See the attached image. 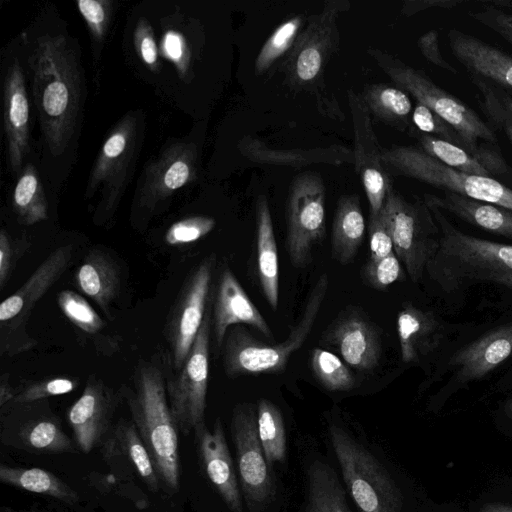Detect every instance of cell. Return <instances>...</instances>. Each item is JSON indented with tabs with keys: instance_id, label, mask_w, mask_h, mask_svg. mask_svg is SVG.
<instances>
[{
	"instance_id": "cell-1",
	"label": "cell",
	"mask_w": 512,
	"mask_h": 512,
	"mask_svg": "<svg viewBox=\"0 0 512 512\" xmlns=\"http://www.w3.org/2000/svg\"><path fill=\"white\" fill-rule=\"evenodd\" d=\"M28 63L45 143L53 155H60L70 144L81 112L78 58L66 37L45 34L37 38Z\"/></svg>"
},
{
	"instance_id": "cell-2",
	"label": "cell",
	"mask_w": 512,
	"mask_h": 512,
	"mask_svg": "<svg viewBox=\"0 0 512 512\" xmlns=\"http://www.w3.org/2000/svg\"><path fill=\"white\" fill-rule=\"evenodd\" d=\"M428 207L439 227L440 238L426 272L443 292L454 293L476 283L512 289V245L466 234L443 211Z\"/></svg>"
},
{
	"instance_id": "cell-3",
	"label": "cell",
	"mask_w": 512,
	"mask_h": 512,
	"mask_svg": "<svg viewBox=\"0 0 512 512\" xmlns=\"http://www.w3.org/2000/svg\"><path fill=\"white\" fill-rule=\"evenodd\" d=\"M123 395L161 485L170 494L176 493L180 482L178 428L160 367L140 362L135 369L133 386L126 387Z\"/></svg>"
},
{
	"instance_id": "cell-4",
	"label": "cell",
	"mask_w": 512,
	"mask_h": 512,
	"mask_svg": "<svg viewBox=\"0 0 512 512\" xmlns=\"http://www.w3.org/2000/svg\"><path fill=\"white\" fill-rule=\"evenodd\" d=\"M328 284L327 273L321 274L309 293L301 318L288 337L277 345L258 341L242 327L228 331L223 347L225 373L235 377L284 371L292 354L301 348L310 335L325 301Z\"/></svg>"
},
{
	"instance_id": "cell-5",
	"label": "cell",
	"mask_w": 512,
	"mask_h": 512,
	"mask_svg": "<svg viewBox=\"0 0 512 512\" xmlns=\"http://www.w3.org/2000/svg\"><path fill=\"white\" fill-rule=\"evenodd\" d=\"M367 52L397 87L448 122L460 134L471 155L480 141L498 143L491 124L457 96L435 84L424 71L377 48H369Z\"/></svg>"
},
{
	"instance_id": "cell-6",
	"label": "cell",
	"mask_w": 512,
	"mask_h": 512,
	"mask_svg": "<svg viewBox=\"0 0 512 512\" xmlns=\"http://www.w3.org/2000/svg\"><path fill=\"white\" fill-rule=\"evenodd\" d=\"M329 437L359 512H402V493L375 455L339 425L330 424Z\"/></svg>"
},
{
	"instance_id": "cell-7",
	"label": "cell",
	"mask_w": 512,
	"mask_h": 512,
	"mask_svg": "<svg viewBox=\"0 0 512 512\" xmlns=\"http://www.w3.org/2000/svg\"><path fill=\"white\" fill-rule=\"evenodd\" d=\"M382 162L389 173L405 176L474 200L512 210V189L502 182L452 169L426 154L417 145L382 148Z\"/></svg>"
},
{
	"instance_id": "cell-8",
	"label": "cell",
	"mask_w": 512,
	"mask_h": 512,
	"mask_svg": "<svg viewBox=\"0 0 512 512\" xmlns=\"http://www.w3.org/2000/svg\"><path fill=\"white\" fill-rule=\"evenodd\" d=\"M380 214L391 235L395 255L409 278L418 283L439 245L440 231L430 208L424 200L408 201L392 187Z\"/></svg>"
},
{
	"instance_id": "cell-9",
	"label": "cell",
	"mask_w": 512,
	"mask_h": 512,
	"mask_svg": "<svg viewBox=\"0 0 512 512\" xmlns=\"http://www.w3.org/2000/svg\"><path fill=\"white\" fill-rule=\"evenodd\" d=\"M138 120L133 113L124 115L110 131L95 160L86 187V197L101 189L94 215L96 223L111 219L134 167Z\"/></svg>"
},
{
	"instance_id": "cell-10",
	"label": "cell",
	"mask_w": 512,
	"mask_h": 512,
	"mask_svg": "<svg viewBox=\"0 0 512 512\" xmlns=\"http://www.w3.org/2000/svg\"><path fill=\"white\" fill-rule=\"evenodd\" d=\"M343 2L328 1L311 15L282 62L286 84L293 90H309L322 79L327 62L339 48L338 14Z\"/></svg>"
},
{
	"instance_id": "cell-11",
	"label": "cell",
	"mask_w": 512,
	"mask_h": 512,
	"mask_svg": "<svg viewBox=\"0 0 512 512\" xmlns=\"http://www.w3.org/2000/svg\"><path fill=\"white\" fill-rule=\"evenodd\" d=\"M211 305L183 366L166 381L170 410L178 431L195 434L205 426L209 379V340L212 325Z\"/></svg>"
},
{
	"instance_id": "cell-12",
	"label": "cell",
	"mask_w": 512,
	"mask_h": 512,
	"mask_svg": "<svg viewBox=\"0 0 512 512\" xmlns=\"http://www.w3.org/2000/svg\"><path fill=\"white\" fill-rule=\"evenodd\" d=\"M326 189L320 174L304 172L291 182L286 205V247L291 264L304 268L325 237Z\"/></svg>"
},
{
	"instance_id": "cell-13",
	"label": "cell",
	"mask_w": 512,
	"mask_h": 512,
	"mask_svg": "<svg viewBox=\"0 0 512 512\" xmlns=\"http://www.w3.org/2000/svg\"><path fill=\"white\" fill-rule=\"evenodd\" d=\"M231 435L245 502L250 512H261L273 501L276 489L259 439L253 406L240 404L234 408Z\"/></svg>"
},
{
	"instance_id": "cell-14",
	"label": "cell",
	"mask_w": 512,
	"mask_h": 512,
	"mask_svg": "<svg viewBox=\"0 0 512 512\" xmlns=\"http://www.w3.org/2000/svg\"><path fill=\"white\" fill-rule=\"evenodd\" d=\"M215 259L205 258L187 277L166 324V336L176 371L183 366L203 323Z\"/></svg>"
},
{
	"instance_id": "cell-15",
	"label": "cell",
	"mask_w": 512,
	"mask_h": 512,
	"mask_svg": "<svg viewBox=\"0 0 512 512\" xmlns=\"http://www.w3.org/2000/svg\"><path fill=\"white\" fill-rule=\"evenodd\" d=\"M348 103L354 131V163L366 193L370 216L380 213L390 188V173L382 162V147L373 129L370 113L359 94L348 90Z\"/></svg>"
},
{
	"instance_id": "cell-16",
	"label": "cell",
	"mask_w": 512,
	"mask_h": 512,
	"mask_svg": "<svg viewBox=\"0 0 512 512\" xmlns=\"http://www.w3.org/2000/svg\"><path fill=\"white\" fill-rule=\"evenodd\" d=\"M197 149L193 143L169 145L145 168L135 202L137 207L153 210L176 190L196 177Z\"/></svg>"
},
{
	"instance_id": "cell-17",
	"label": "cell",
	"mask_w": 512,
	"mask_h": 512,
	"mask_svg": "<svg viewBox=\"0 0 512 512\" xmlns=\"http://www.w3.org/2000/svg\"><path fill=\"white\" fill-rule=\"evenodd\" d=\"M118 404L113 390L100 379L89 378L82 395L73 403L67 419L80 451L89 453L100 447L113 428L112 419Z\"/></svg>"
},
{
	"instance_id": "cell-18",
	"label": "cell",
	"mask_w": 512,
	"mask_h": 512,
	"mask_svg": "<svg viewBox=\"0 0 512 512\" xmlns=\"http://www.w3.org/2000/svg\"><path fill=\"white\" fill-rule=\"evenodd\" d=\"M321 342L332 346L350 366L368 371L381 359L382 343L376 326L361 312L350 309L337 317Z\"/></svg>"
},
{
	"instance_id": "cell-19",
	"label": "cell",
	"mask_w": 512,
	"mask_h": 512,
	"mask_svg": "<svg viewBox=\"0 0 512 512\" xmlns=\"http://www.w3.org/2000/svg\"><path fill=\"white\" fill-rule=\"evenodd\" d=\"M512 355V321L500 325L457 350L447 366L450 384L466 385L483 378Z\"/></svg>"
},
{
	"instance_id": "cell-20",
	"label": "cell",
	"mask_w": 512,
	"mask_h": 512,
	"mask_svg": "<svg viewBox=\"0 0 512 512\" xmlns=\"http://www.w3.org/2000/svg\"><path fill=\"white\" fill-rule=\"evenodd\" d=\"M201 468L232 512H242L238 480L220 419L209 430L206 425L194 434Z\"/></svg>"
},
{
	"instance_id": "cell-21",
	"label": "cell",
	"mask_w": 512,
	"mask_h": 512,
	"mask_svg": "<svg viewBox=\"0 0 512 512\" xmlns=\"http://www.w3.org/2000/svg\"><path fill=\"white\" fill-rule=\"evenodd\" d=\"M447 40L452 54L470 76L512 90V55L458 28L447 31Z\"/></svg>"
},
{
	"instance_id": "cell-22",
	"label": "cell",
	"mask_w": 512,
	"mask_h": 512,
	"mask_svg": "<svg viewBox=\"0 0 512 512\" xmlns=\"http://www.w3.org/2000/svg\"><path fill=\"white\" fill-rule=\"evenodd\" d=\"M3 104L7 160L10 170L17 173L29 151V101L18 59H14L6 70Z\"/></svg>"
},
{
	"instance_id": "cell-23",
	"label": "cell",
	"mask_w": 512,
	"mask_h": 512,
	"mask_svg": "<svg viewBox=\"0 0 512 512\" xmlns=\"http://www.w3.org/2000/svg\"><path fill=\"white\" fill-rule=\"evenodd\" d=\"M212 324L218 349L233 325L247 324L266 337H272L268 323L228 267L222 271L218 282Z\"/></svg>"
},
{
	"instance_id": "cell-24",
	"label": "cell",
	"mask_w": 512,
	"mask_h": 512,
	"mask_svg": "<svg viewBox=\"0 0 512 512\" xmlns=\"http://www.w3.org/2000/svg\"><path fill=\"white\" fill-rule=\"evenodd\" d=\"M1 442L35 455H57L76 451L72 439L52 415L21 417L2 425Z\"/></svg>"
},
{
	"instance_id": "cell-25",
	"label": "cell",
	"mask_w": 512,
	"mask_h": 512,
	"mask_svg": "<svg viewBox=\"0 0 512 512\" xmlns=\"http://www.w3.org/2000/svg\"><path fill=\"white\" fill-rule=\"evenodd\" d=\"M73 256L71 245L55 249L31 274L27 281L0 305V321L24 323L35 303L67 270Z\"/></svg>"
},
{
	"instance_id": "cell-26",
	"label": "cell",
	"mask_w": 512,
	"mask_h": 512,
	"mask_svg": "<svg viewBox=\"0 0 512 512\" xmlns=\"http://www.w3.org/2000/svg\"><path fill=\"white\" fill-rule=\"evenodd\" d=\"M397 334L402 361L416 364L438 349L444 327L433 311L407 303L398 313Z\"/></svg>"
},
{
	"instance_id": "cell-27",
	"label": "cell",
	"mask_w": 512,
	"mask_h": 512,
	"mask_svg": "<svg viewBox=\"0 0 512 512\" xmlns=\"http://www.w3.org/2000/svg\"><path fill=\"white\" fill-rule=\"evenodd\" d=\"M424 202L472 226L512 240V210L510 209L452 192H443L442 196L425 194Z\"/></svg>"
},
{
	"instance_id": "cell-28",
	"label": "cell",
	"mask_w": 512,
	"mask_h": 512,
	"mask_svg": "<svg viewBox=\"0 0 512 512\" xmlns=\"http://www.w3.org/2000/svg\"><path fill=\"white\" fill-rule=\"evenodd\" d=\"M99 448L107 463L120 459L140 476L149 490L157 492L161 487L152 459L132 421L121 420L114 425Z\"/></svg>"
},
{
	"instance_id": "cell-29",
	"label": "cell",
	"mask_w": 512,
	"mask_h": 512,
	"mask_svg": "<svg viewBox=\"0 0 512 512\" xmlns=\"http://www.w3.org/2000/svg\"><path fill=\"white\" fill-rule=\"evenodd\" d=\"M78 288L110 316V308L117 298L121 274L112 256L100 249L91 250L77 268L75 274Z\"/></svg>"
},
{
	"instance_id": "cell-30",
	"label": "cell",
	"mask_w": 512,
	"mask_h": 512,
	"mask_svg": "<svg viewBox=\"0 0 512 512\" xmlns=\"http://www.w3.org/2000/svg\"><path fill=\"white\" fill-rule=\"evenodd\" d=\"M256 248L258 277L263 295L273 310L279 302V261L269 203L264 195L256 202Z\"/></svg>"
},
{
	"instance_id": "cell-31",
	"label": "cell",
	"mask_w": 512,
	"mask_h": 512,
	"mask_svg": "<svg viewBox=\"0 0 512 512\" xmlns=\"http://www.w3.org/2000/svg\"><path fill=\"white\" fill-rule=\"evenodd\" d=\"M239 149L248 159L258 163L299 167L313 163L340 165L354 162L353 151L340 145L304 150H280L269 148L257 139L245 138L240 143Z\"/></svg>"
},
{
	"instance_id": "cell-32",
	"label": "cell",
	"mask_w": 512,
	"mask_h": 512,
	"mask_svg": "<svg viewBox=\"0 0 512 512\" xmlns=\"http://www.w3.org/2000/svg\"><path fill=\"white\" fill-rule=\"evenodd\" d=\"M365 234V219L356 194L339 198L331 233L333 257L341 264L356 256Z\"/></svg>"
},
{
	"instance_id": "cell-33",
	"label": "cell",
	"mask_w": 512,
	"mask_h": 512,
	"mask_svg": "<svg viewBox=\"0 0 512 512\" xmlns=\"http://www.w3.org/2000/svg\"><path fill=\"white\" fill-rule=\"evenodd\" d=\"M304 512H352L333 468L315 459L307 467Z\"/></svg>"
},
{
	"instance_id": "cell-34",
	"label": "cell",
	"mask_w": 512,
	"mask_h": 512,
	"mask_svg": "<svg viewBox=\"0 0 512 512\" xmlns=\"http://www.w3.org/2000/svg\"><path fill=\"white\" fill-rule=\"evenodd\" d=\"M359 96L370 114L385 124L408 133L412 127V102L407 92L387 84H369Z\"/></svg>"
},
{
	"instance_id": "cell-35",
	"label": "cell",
	"mask_w": 512,
	"mask_h": 512,
	"mask_svg": "<svg viewBox=\"0 0 512 512\" xmlns=\"http://www.w3.org/2000/svg\"><path fill=\"white\" fill-rule=\"evenodd\" d=\"M0 481L29 492L49 496L67 504L79 500L77 492L53 473L40 468L0 466Z\"/></svg>"
},
{
	"instance_id": "cell-36",
	"label": "cell",
	"mask_w": 512,
	"mask_h": 512,
	"mask_svg": "<svg viewBox=\"0 0 512 512\" xmlns=\"http://www.w3.org/2000/svg\"><path fill=\"white\" fill-rule=\"evenodd\" d=\"M13 208L19 221L25 225H33L48 217L42 183L31 164L25 167L14 188Z\"/></svg>"
},
{
	"instance_id": "cell-37",
	"label": "cell",
	"mask_w": 512,
	"mask_h": 512,
	"mask_svg": "<svg viewBox=\"0 0 512 512\" xmlns=\"http://www.w3.org/2000/svg\"><path fill=\"white\" fill-rule=\"evenodd\" d=\"M408 134L416 139L420 149L442 164L462 173L490 177L486 169L464 148L424 134L413 125Z\"/></svg>"
},
{
	"instance_id": "cell-38",
	"label": "cell",
	"mask_w": 512,
	"mask_h": 512,
	"mask_svg": "<svg viewBox=\"0 0 512 512\" xmlns=\"http://www.w3.org/2000/svg\"><path fill=\"white\" fill-rule=\"evenodd\" d=\"M257 428L268 466L282 463L286 457V432L278 407L267 399L257 405Z\"/></svg>"
},
{
	"instance_id": "cell-39",
	"label": "cell",
	"mask_w": 512,
	"mask_h": 512,
	"mask_svg": "<svg viewBox=\"0 0 512 512\" xmlns=\"http://www.w3.org/2000/svg\"><path fill=\"white\" fill-rule=\"evenodd\" d=\"M304 25L302 15H297L282 22L262 45L254 65L257 75L265 74L272 66L293 47Z\"/></svg>"
},
{
	"instance_id": "cell-40",
	"label": "cell",
	"mask_w": 512,
	"mask_h": 512,
	"mask_svg": "<svg viewBox=\"0 0 512 512\" xmlns=\"http://www.w3.org/2000/svg\"><path fill=\"white\" fill-rule=\"evenodd\" d=\"M310 365L317 381L328 391H349L355 386V378L348 367L327 350L313 349Z\"/></svg>"
},
{
	"instance_id": "cell-41",
	"label": "cell",
	"mask_w": 512,
	"mask_h": 512,
	"mask_svg": "<svg viewBox=\"0 0 512 512\" xmlns=\"http://www.w3.org/2000/svg\"><path fill=\"white\" fill-rule=\"evenodd\" d=\"M58 305L64 316L86 334H97L106 326L89 302L74 291H61L58 295Z\"/></svg>"
},
{
	"instance_id": "cell-42",
	"label": "cell",
	"mask_w": 512,
	"mask_h": 512,
	"mask_svg": "<svg viewBox=\"0 0 512 512\" xmlns=\"http://www.w3.org/2000/svg\"><path fill=\"white\" fill-rule=\"evenodd\" d=\"M361 276L366 285L376 290H384L395 282L406 279V271L395 255L379 260L369 259L362 267Z\"/></svg>"
},
{
	"instance_id": "cell-43",
	"label": "cell",
	"mask_w": 512,
	"mask_h": 512,
	"mask_svg": "<svg viewBox=\"0 0 512 512\" xmlns=\"http://www.w3.org/2000/svg\"><path fill=\"white\" fill-rule=\"evenodd\" d=\"M411 121L412 125L420 132L458 145L466 150L465 143L460 134L448 122L425 105L416 102L412 111Z\"/></svg>"
},
{
	"instance_id": "cell-44",
	"label": "cell",
	"mask_w": 512,
	"mask_h": 512,
	"mask_svg": "<svg viewBox=\"0 0 512 512\" xmlns=\"http://www.w3.org/2000/svg\"><path fill=\"white\" fill-rule=\"evenodd\" d=\"M215 220L207 216H193L173 223L165 234V241L172 246L196 242L209 234L215 227Z\"/></svg>"
},
{
	"instance_id": "cell-45",
	"label": "cell",
	"mask_w": 512,
	"mask_h": 512,
	"mask_svg": "<svg viewBox=\"0 0 512 512\" xmlns=\"http://www.w3.org/2000/svg\"><path fill=\"white\" fill-rule=\"evenodd\" d=\"M472 156L486 169L491 178L507 187L512 186V167L504 158L498 143L480 141Z\"/></svg>"
},
{
	"instance_id": "cell-46",
	"label": "cell",
	"mask_w": 512,
	"mask_h": 512,
	"mask_svg": "<svg viewBox=\"0 0 512 512\" xmlns=\"http://www.w3.org/2000/svg\"><path fill=\"white\" fill-rule=\"evenodd\" d=\"M77 382L66 377H54L45 381L33 383L18 393L13 402L15 404H29L53 396L72 392Z\"/></svg>"
},
{
	"instance_id": "cell-47",
	"label": "cell",
	"mask_w": 512,
	"mask_h": 512,
	"mask_svg": "<svg viewBox=\"0 0 512 512\" xmlns=\"http://www.w3.org/2000/svg\"><path fill=\"white\" fill-rule=\"evenodd\" d=\"M112 2L109 0H78V11L84 18L95 41H102L107 32L112 12Z\"/></svg>"
},
{
	"instance_id": "cell-48",
	"label": "cell",
	"mask_w": 512,
	"mask_h": 512,
	"mask_svg": "<svg viewBox=\"0 0 512 512\" xmlns=\"http://www.w3.org/2000/svg\"><path fill=\"white\" fill-rule=\"evenodd\" d=\"M481 7L468 11V16L489 28L512 46V11L497 9L481 2Z\"/></svg>"
},
{
	"instance_id": "cell-49",
	"label": "cell",
	"mask_w": 512,
	"mask_h": 512,
	"mask_svg": "<svg viewBox=\"0 0 512 512\" xmlns=\"http://www.w3.org/2000/svg\"><path fill=\"white\" fill-rule=\"evenodd\" d=\"M134 46L139 58L153 72L161 68L159 51L153 29L146 18H140L134 30Z\"/></svg>"
},
{
	"instance_id": "cell-50",
	"label": "cell",
	"mask_w": 512,
	"mask_h": 512,
	"mask_svg": "<svg viewBox=\"0 0 512 512\" xmlns=\"http://www.w3.org/2000/svg\"><path fill=\"white\" fill-rule=\"evenodd\" d=\"M161 47L165 57L175 65L180 78L185 80L190 73L191 53L184 36L177 31H167Z\"/></svg>"
},
{
	"instance_id": "cell-51",
	"label": "cell",
	"mask_w": 512,
	"mask_h": 512,
	"mask_svg": "<svg viewBox=\"0 0 512 512\" xmlns=\"http://www.w3.org/2000/svg\"><path fill=\"white\" fill-rule=\"evenodd\" d=\"M470 79L482 95L481 107L489 118L491 126L502 130L512 144V117L502 109L482 79L475 76H470Z\"/></svg>"
},
{
	"instance_id": "cell-52",
	"label": "cell",
	"mask_w": 512,
	"mask_h": 512,
	"mask_svg": "<svg viewBox=\"0 0 512 512\" xmlns=\"http://www.w3.org/2000/svg\"><path fill=\"white\" fill-rule=\"evenodd\" d=\"M29 243L25 239L14 240L2 229L0 232V288L8 282L18 259L25 253Z\"/></svg>"
},
{
	"instance_id": "cell-53",
	"label": "cell",
	"mask_w": 512,
	"mask_h": 512,
	"mask_svg": "<svg viewBox=\"0 0 512 512\" xmlns=\"http://www.w3.org/2000/svg\"><path fill=\"white\" fill-rule=\"evenodd\" d=\"M368 236L369 259L379 260L394 253L391 235L380 213L376 216H369Z\"/></svg>"
},
{
	"instance_id": "cell-54",
	"label": "cell",
	"mask_w": 512,
	"mask_h": 512,
	"mask_svg": "<svg viewBox=\"0 0 512 512\" xmlns=\"http://www.w3.org/2000/svg\"><path fill=\"white\" fill-rule=\"evenodd\" d=\"M422 56L431 64L444 69L452 74H457V69L451 65L442 55L439 46V32L429 30L421 35L417 41Z\"/></svg>"
},
{
	"instance_id": "cell-55",
	"label": "cell",
	"mask_w": 512,
	"mask_h": 512,
	"mask_svg": "<svg viewBox=\"0 0 512 512\" xmlns=\"http://www.w3.org/2000/svg\"><path fill=\"white\" fill-rule=\"evenodd\" d=\"M466 4L465 0H408L402 5V13L413 16L417 13L433 9H455Z\"/></svg>"
},
{
	"instance_id": "cell-56",
	"label": "cell",
	"mask_w": 512,
	"mask_h": 512,
	"mask_svg": "<svg viewBox=\"0 0 512 512\" xmlns=\"http://www.w3.org/2000/svg\"><path fill=\"white\" fill-rule=\"evenodd\" d=\"M481 79V78H480ZM483 80V79H482ZM486 87L502 107V109L512 117V95L504 89H501L486 80H483Z\"/></svg>"
},
{
	"instance_id": "cell-57",
	"label": "cell",
	"mask_w": 512,
	"mask_h": 512,
	"mask_svg": "<svg viewBox=\"0 0 512 512\" xmlns=\"http://www.w3.org/2000/svg\"><path fill=\"white\" fill-rule=\"evenodd\" d=\"M16 395L12 386L2 379L0 384V407L3 408L6 403L14 400Z\"/></svg>"
},
{
	"instance_id": "cell-58",
	"label": "cell",
	"mask_w": 512,
	"mask_h": 512,
	"mask_svg": "<svg viewBox=\"0 0 512 512\" xmlns=\"http://www.w3.org/2000/svg\"><path fill=\"white\" fill-rule=\"evenodd\" d=\"M479 512H512V505L506 503H487Z\"/></svg>"
},
{
	"instance_id": "cell-59",
	"label": "cell",
	"mask_w": 512,
	"mask_h": 512,
	"mask_svg": "<svg viewBox=\"0 0 512 512\" xmlns=\"http://www.w3.org/2000/svg\"><path fill=\"white\" fill-rule=\"evenodd\" d=\"M506 415L512 420V397L507 400L504 406Z\"/></svg>"
}]
</instances>
